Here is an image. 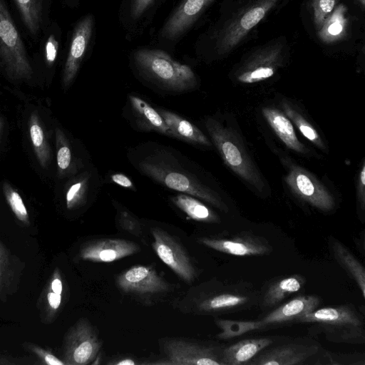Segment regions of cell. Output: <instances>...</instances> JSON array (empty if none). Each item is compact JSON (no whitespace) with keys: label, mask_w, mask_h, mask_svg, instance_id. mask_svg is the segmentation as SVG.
Returning a JSON list of instances; mask_svg holds the SVG:
<instances>
[{"label":"cell","mask_w":365,"mask_h":365,"mask_svg":"<svg viewBox=\"0 0 365 365\" xmlns=\"http://www.w3.org/2000/svg\"><path fill=\"white\" fill-rule=\"evenodd\" d=\"M128 158L140 173L155 182L228 211L219 194L202 182L188 158L175 148L147 142L130 149Z\"/></svg>","instance_id":"obj_1"},{"label":"cell","mask_w":365,"mask_h":365,"mask_svg":"<svg viewBox=\"0 0 365 365\" xmlns=\"http://www.w3.org/2000/svg\"><path fill=\"white\" fill-rule=\"evenodd\" d=\"M294 323L309 324V334L323 335L330 342L349 344L365 343L364 317L352 304L317 308L299 317Z\"/></svg>","instance_id":"obj_2"},{"label":"cell","mask_w":365,"mask_h":365,"mask_svg":"<svg viewBox=\"0 0 365 365\" xmlns=\"http://www.w3.org/2000/svg\"><path fill=\"white\" fill-rule=\"evenodd\" d=\"M133 58L140 74L163 89L185 92L197 86V78L191 68L175 61L163 51L140 49Z\"/></svg>","instance_id":"obj_3"},{"label":"cell","mask_w":365,"mask_h":365,"mask_svg":"<svg viewBox=\"0 0 365 365\" xmlns=\"http://www.w3.org/2000/svg\"><path fill=\"white\" fill-rule=\"evenodd\" d=\"M0 68L11 80H30L34 68L6 0H0Z\"/></svg>","instance_id":"obj_4"},{"label":"cell","mask_w":365,"mask_h":365,"mask_svg":"<svg viewBox=\"0 0 365 365\" xmlns=\"http://www.w3.org/2000/svg\"><path fill=\"white\" fill-rule=\"evenodd\" d=\"M205 127L227 167L255 189L262 192L264 187L263 180L237 134L212 118L206 120Z\"/></svg>","instance_id":"obj_5"},{"label":"cell","mask_w":365,"mask_h":365,"mask_svg":"<svg viewBox=\"0 0 365 365\" xmlns=\"http://www.w3.org/2000/svg\"><path fill=\"white\" fill-rule=\"evenodd\" d=\"M259 291L246 281H217L198 303L200 312L223 314L250 309L259 305Z\"/></svg>","instance_id":"obj_6"},{"label":"cell","mask_w":365,"mask_h":365,"mask_svg":"<svg viewBox=\"0 0 365 365\" xmlns=\"http://www.w3.org/2000/svg\"><path fill=\"white\" fill-rule=\"evenodd\" d=\"M102 346V341L91 322L78 319L68 331L63 343V361L65 365H86L95 360Z\"/></svg>","instance_id":"obj_7"},{"label":"cell","mask_w":365,"mask_h":365,"mask_svg":"<svg viewBox=\"0 0 365 365\" xmlns=\"http://www.w3.org/2000/svg\"><path fill=\"white\" fill-rule=\"evenodd\" d=\"M279 0H256L241 11L219 34L217 48L220 53L233 48L275 6Z\"/></svg>","instance_id":"obj_8"},{"label":"cell","mask_w":365,"mask_h":365,"mask_svg":"<svg viewBox=\"0 0 365 365\" xmlns=\"http://www.w3.org/2000/svg\"><path fill=\"white\" fill-rule=\"evenodd\" d=\"M153 248L156 255L182 280L192 282L197 272L193 263L179 240L160 227H153Z\"/></svg>","instance_id":"obj_9"},{"label":"cell","mask_w":365,"mask_h":365,"mask_svg":"<svg viewBox=\"0 0 365 365\" xmlns=\"http://www.w3.org/2000/svg\"><path fill=\"white\" fill-rule=\"evenodd\" d=\"M319 349V344L312 339H297L274 347L267 346L247 365H302L317 355Z\"/></svg>","instance_id":"obj_10"},{"label":"cell","mask_w":365,"mask_h":365,"mask_svg":"<svg viewBox=\"0 0 365 365\" xmlns=\"http://www.w3.org/2000/svg\"><path fill=\"white\" fill-rule=\"evenodd\" d=\"M224 347L170 340L165 343L167 361L163 364L174 365H222Z\"/></svg>","instance_id":"obj_11"},{"label":"cell","mask_w":365,"mask_h":365,"mask_svg":"<svg viewBox=\"0 0 365 365\" xmlns=\"http://www.w3.org/2000/svg\"><path fill=\"white\" fill-rule=\"evenodd\" d=\"M293 193L323 212L334 208L333 195L313 175L299 166H293L285 178Z\"/></svg>","instance_id":"obj_12"},{"label":"cell","mask_w":365,"mask_h":365,"mask_svg":"<svg viewBox=\"0 0 365 365\" xmlns=\"http://www.w3.org/2000/svg\"><path fill=\"white\" fill-rule=\"evenodd\" d=\"M198 242L216 251L240 257L267 255L273 250L266 238L247 231L230 237H200Z\"/></svg>","instance_id":"obj_13"},{"label":"cell","mask_w":365,"mask_h":365,"mask_svg":"<svg viewBox=\"0 0 365 365\" xmlns=\"http://www.w3.org/2000/svg\"><path fill=\"white\" fill-rule=\"evenodd\" d=\"M93 17L87 15L75 26L62 75V83L67 89L73 83L88 47L93 27Z\"/></svg>","instance_id":"obj_14"},{"label":"cell","mask_w":365,"mask_h":365,"mask_svg":"<svg viewBox=\"0 0 365 365\" xmlns=\"http://www.w3.org/2000/svg\"><path fill=\"white\" fill-rule=\"evenodd\" d=\"M140 250L136 243L125 239H97L81 245L79 257L94 262H112L135 254Z\"/></svg>","instance_id":"obj_15"},{"label":"cell","mask_w":365,"mask_h":365,"mask_svg":"<svg viewBox=\"0 0 365 365\" xmlns=\"http://www.w3.org/2000/svg\"><path fill=\"white\" fill-rule=\"evenodd\" d=\"M117 286L123 292L138 294H158L168 289V283L151 267L136 265L120 273Z\"/></svg>","instance_id":"obj_16"},{"label":"cell","mask_w":365,"mask_h":365,"mask_svg":"<svg viewBox=\"0 0 365 365\" xmlns=\"http://www.w3.org/2000/svg\"><path fill=\"white\" fill-rule=\"evenodd\" d=\"M29 37L41 39L51 24V0H11Z\"/></svg>","instance_id":"obj_17"},{"label":"cell","mask_w":365,"mask_h":365,"mask_svg":"<svg viewBox=\"0 0 365 365\" xmlns=\"http://www.w3.org/2000/svg\"><path fill=\"white\" fill-rule=\"evenodd\" d=\"M214 0H183L162 29L161 35L174 40L184 34Z\"/></svg>","instance_id":"obj_18"},{"label":"cell","mask_w":365,"mask_h":365,"mask_svg":"<svg viewBox=\"0 0 365 365\" xmlns=\"http://www.w3.org/2000/svg\"><path fill=\"white\" fill-rule=\"evenodd\" d=\"M305 284V277L299 274L272 278L259 291L258 306L264 311L271 309L288 297L299 292Z\"/></svg>","instance_id":"obj_19"},{"label":"cell","mask_w":365,"mask_h":365,"mask_svg":"<svg viewBox=\"0 0 365 365\" xmlns=\"http://www.w3.org/2000/svg\"><path fill=\"white\" fill-rule=\"evenodd\" d=\"M321 304V298L317 295H298L272 310L260 320L265 328L270 325L294 323L299 317L314 311Z\"/></svg>","instance_id":"obj_20"},{"label":"cell","mask_w":365,"mask_h":365,"mask_svg":"<svg viewBox=\"0 0 365 365\" xmlns=\"http://www.w3.org/2000/svg\"><path fill=\"white\" fill-rule=\"evenodd\" d=\"M128 100L134 121L140 130L154 131L175 138L157 109L135 95H129Z\"/></svg>","instance_id":"obj_21"},{"label":"cell","mask_w":365,"mask_h":365,"mask_svg":"<svg viewBox=\"0 0 365 365\" xmlns=\"http://www.w3.org/2000/svg\"><path fill=\"white\" fill-rule=\"evenodd\" d=\"M273 344L268 337L245 339L223 349L222 365H245Z\"/></svg>","instance_id":"obj_22"},{"label":"cell","mask_w":365,"mask_h":365,"mask_svg":"<svg viewBox=\"0 0 365 365\" xmlns=\"http://www.w3.org/2000/svg\"><path fill=\"white\" fill-rule=\"evenodd\" d=\"M66 192V205L68 210L84 206L91 193L99 188L100 180L94 169L86 170L74 178Z\"/></svg>","instance_id":"obj_23"},{"label":"cell","mask_w":365,"mask_h":365,"mask_svg":"<svg viewBox=\"0 0 365 365\" xmlns=\"http://www.w3.org/2000/svg\"><path fill=\"white\" fill-rule=\"evenodd\" d=\"M166 124L173 133L176 139L200 146L210 147L211 141L194 124L180 115L163 108H158Z\"/></svg>","instance_id":"obj_24"},{"label":"cell","mask_w":365,"mask_h":365,"mask_svg":"<svg viewBox=\"0 0 365 365\" xmlns=\"http://www.w3.org/2000/svg\"><path fill=\"white\" fill-rule=\"evenodd\" d=\"M19 259L11 254L0 240V299L5 301L6 297L17 289L23 267Z\"/></svg>","instance_id":"obj_25"},{"label":"cell","mask_w":365,"mask_h":365,"mask_svg":"<svg viewBox=\"0 0 365 365\" xmlns=\"http://www.w3.org/2000/svg\"><path fill=\"white\" fill-rule=\"evenodd\" d=\"M329 246L337 263L347 274L355 281L365 297V269L352 252L340 241L333 237H329Z\"/></svg>","instance_id":"obj_26"},{"label":"cell","mask_w":365,"mask_h":365,"mask_svg":"<svg viewBox=\"0 0 365 365\" xmlns=\"http://www.w3.org/2000/svg\"><path fill=\"white\" fill-rule=\"evenodd\" d=\"M262 113L277 135L289 148L301 153L307 152V148L298 140L291 121L284 113L269 107L264 108Z\"/></svg>","instance_id":"obj_27"},{"label":"cell","mask_w":365,"mask_h":365,"mask_svg":"<svg viewBox=\"0 0 365 365\" xmlns=\"http://www.w3.org/2000/svg\"><path fill=\"white\" fill-rule=\"evenodd\" d=\"M63 284L61 272L56 267L40 297V310L45 322H51L62 303Z\"/></svg>","instance_id":"obj_28"},{"label":"cell","mask_w":365,"mask_h":365,"mask_svg":"<svg viewBox=\"0 0 365 365\" xmlns=\"http://www.w3.org/2000/svg\"><path fill=\"white\" fill-rule=\"evenodd\" d=\"M277 53H265L262 58H258L248 63L237 75V79L243 83H254L264 81L272 76L278 65Z\"/></svg>","instance_id":"obj_29"},{"label":"cell","mask_w":365,"mask_h":365,"mask_svg":"<svg viewBox=\"0 0 365 365\" xmlns=\"http://www.w3.org/2000/svg\"><path fill=\"white\" fill-rule=\"evenodd\" d=\"M173 203L190 218L206 223H219V216L197 198L180 192L171 197Z\"/></svg>","instance_id":"obj_30"},{"label":"cell","mask_w":365,"mask_h":365,"mask_svg":"<svg viewBox=\"0 0 365 365\" xmlns=\"http://www.w3.org/2000/svg\"><path fill=\"white\" fill-rule=\"evenodd\" d=\"M215 322L220 330L216 337L222 340L233 339L248 332L265 329L261 320L241 321L216 319Z\"/></svg>","instance_id":"obj_31"},{"label":"cell","mask_w":365,"mask_h":365,"mask_svg":"<svg viewBox=\"0 0 365 365\" xmlns=\"http://www.w3.org/2000/svg\"><path fill=\"white\" fill-rule=\"evenodd\" d=\"M31 140L39 164L46 168L49 163L51 150L36 112L31 113L29 121Z\"/></svg>","instance_id":"obj_32"},{"label":"cell","mask_w":365,"mask_h":365,"mask_svg":"<svg viewBox=\"0 0 365 365\" xmlns=\"http://www.w3.org/2000/svg\"><path fill=\"white\" fill-rule=\"evenodd\" d=\"M282 107L284 113L297 127L300 133L318 148L325 150V145L316 129L299 113L291 103L283 101Z\"/></svg>","instance_id":"obj_33"},{"label":"cell","mask_w":365,"mask_h":365,"mask_svg":"<svg viewBox=\"0 0 365 365\" xmlns=\"http://www.w3.org/2000/svg\"><path fill=\"white\" fill-rule=\"evenodd\" d=\"M56 161L60 175L73 171L72 153L68 138L63 130L56 128Z\"/></svg>","instance_id":"obj_34"},{"label":"cell","mask_w":365,"mask_h":365,"mask_svg":"<svg viewBox=\"0 0 365 365\" xmlns=\"http://www.w3.org/2000/svg\"><path fill=\"white\" fill-rule=\"evenodd\" d=\"M3 192L16 219L23 225L29 226V215L19 193L6 182L3 184Z\"/></svg>","instance_id":"obj_35"},{"label":"cell","mask_w":365,"mask_h":365,"mask_svg":"<svg viewBox=\"0 0 365 365\" xmlns=\"http://www.w3.org/2000/svg\"><path fill=\"white\" fill-rule=\"evenodd\" d=\"M118 221L121 228L132 235L140 236L141 226L140 222L129 212L121 210L118 215Z\"/></svg>","instance_id":"obj_36"},{"label":"cell","mask_w":365,"mask_h":365,"mask_svg":"<svg viewBox=\"0 0 365 365\" xmlns=\"http://www.w3.org/2000/svg\"><path fill=\"white\" fill-rule=\"evenodd\" d=\"M27 348L35 354L43 364L47 365H65L63 360L60 359L51 351L43 349L34 344H28Z\"/></svg>","instance_id":"obj_37"},{"label":"cell","mask_w":365,"mask_h":365,"mask_svg":"<svg viewBox=\"0 0 365 365\" xmlns=\"http://www.w3.org/2000/svg\"><path fill=\"white\" fill-rule=\"evenodd\" d=\"M154 0H132L130 13L133 19L140 17Z\"/></svg>","instance_id":"obj_38"},{"label":"cell","mask_w":365,"mask_h":365,"mask_svg":"<svg viewBox=\"0 0 365 365\" xmlns=\"http://www.w3.org/2000/svg\"><path fill=\"white\" fill-rule=\"evenodd\" d=\"M326 30L329 36H336L340 35L343 31L342 19L336 16V14H334L327 24Z\"/></svg>","instance_id":"obj_39"},{"label":"cell","mask_w":365,"mask_h":365,"mask_svg":"<svg viewBox=\"0 0 365 365\" xmlns=\"http://www.w3.org/2000/svg\"><path fill=\"white\" fill-rule=\"evenodd\" d=\"M365 165L363 163L361 170L359 176V188H358V198L359 206L362 210H364L365 206Z\"/></svg>","instance_id":"obj_40"},{"label":"cell","mask_w":365,"mask_h":365,"mask_svg":"<svg viewBox=\"0 0 365 365\" xmlns=\"http://www.w3.org/2000/svg\"><path fill=\"white\" fill-rule=\"evenodd\" d=\"M110 180L114 183L132 190H135V185L131 180L122 173H114L110 175Z\"/></svg>","instance_id":"obj_41"},{"label":"cell","mask_w":365,"mask_h":365,"mask_svg":"<svg viewBox=\"0 0 365 365\" xmlns=\"http://www.w3.org/2000/svg\"><path fill=\"white\" fill-rule=\"evenodd\" d=\"M335 0H318L319 15H326L331 13L334 9Z\"/></svg>","instance_id":"obj_42"},{"label":"cell","mask_w":365,"mask_h":365,"mask_svg":"<svg viewBox=\"0 0 365 365\" xmlns=\"http://www.w3.org/2000/svg\"><path fill=\"white\" fill-rule=\"evenodd\" d=\"M113 364L115 365H135L136 362L130 358H124Z\"/></svg>","instance_id":"obj_43"},{"label":"cell","mask_w":365,"mask_h":365,"mask_svg":"<svg viewBox=\"0 0 365 365\" xmlns=\"http://www.w3.org/2000/svg\"><path fill=\"white\" fill-rule=\"evenodd\" d=\"M14 364L15 363L10 361L8 359L0 355V365H10Z\"/></svg>","instance_id":"obj_44"},{"label":"cell","mask_w":365,"mask_h":365,"mask_svg":"<svg viewBox=\"0 0 365 365\" xmlns=\"http://www.w3.org/2000/svg\"><path fill=\"white\" fill-rule=\"evenodd\" d=\"M361 1H362L363 4H364V0H361Z\"/></svg>","instance_id":"obj_45"}]
</instances>
